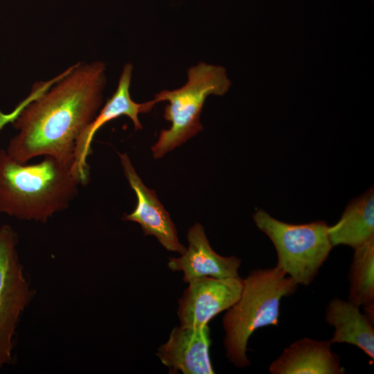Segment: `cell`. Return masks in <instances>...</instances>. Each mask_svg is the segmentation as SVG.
Here are the masks:
<instances>
[{
  "label": "cell",
  "instance_id": "cell-1",
  "mask_svg": "<svg viewBox=\"0 0 374 374\" xmlns=\"http://www.w3.org/2000/svg\"><path fill=\"white\" fill-rule=\"evenodd\" d=\"M105 71L102 62H80L60 75L53 86L37 87L13 120L17 133L8 154L22 163L51 157L71 167L76 141L101 107Z\"/></svg>",
  "mask_w": 374,
  "mask_h": 374
},
{
  "label": "cell",
  "instance_id": "cell-11",
  "mask_svg": "<svg viewBox=\"0 0 374 374\" xmlns=\"http://www.w3.org/2000/svg\"><path fill=\"white\" fill-rule=\"evenodd\" d=\"M187 238L189 246L185 253L179 258H169L168 264L172 271L184 272L185 283L204 276H239L241 260L234 256L225 257L215 252L200 224L196 223L189 229Z\"/></svg>",
  "mask_w": 374,
  "mask_h": 374
},
{
  "label": "cell",
  "instance_id": "cell-14",
  "mask_svg": "<svg viewBox=\"0 0 374 374\" xmlns=\"http://www.w3.org/2000/svg\"><path fill=\"white\" fill-rule=\"evenodd\" d=\"M333 247L344 244L355 249L374 238V192L369 188L346 207L339 220L329 226Z\"/></svg>",
  "mask_w": 374,
  "mask_h": 374
},
{
  "label": "cell",
  "instance_id": "cell-12",
  "mask_svg": "<svg viewBox=\"0 0 374 374\" xmlns=\"http://www.w3.org/2000/svg\"><path fill=\"white\" fill-rule=\"evenodd\" d=\"M331 342L303 338L292 343L269 366L272 374H343Z\"/></svg>",
  "mask_w": 374,
  "mask_h": 374
},
{
  "label": "cell",
  "instance_id": "cell-10",
  "mask_svg": "<svg viewBox=\"0 0 374 374\" xmlns=\"http://www.w3.org/2000/svg\"><path fill=\"white\" fill-rule=\"evenodd\" d=\"M210 345L207 325L201 328L180 326L172 329L168 341L159 348L157 355L170 373L213 374Z\"/></svg>",
  "mask_w": 374,
  "mask_h": 374
},
{
  "label": "cell",
  "instance_id": "cell-2",
  "mask_svg": "<svg viewBox=\"0 0 374 374\" xmlns=\"http://www.w3.org/2000/svg\"><path fill=\"white\" fill-rule=\"evenodd\" d=\"M80 185L71 167L53 157L27 165L0 150V213L46 222L69 207Z\"/></svg>",
  "mask_w": 374,
  "mask_h": 374
},
{
  "label": "cell",
  "instance_id": "cell-3",
  "mask_svg": "<svg viewBox=\"0 0 374 374\" xmlns=\"http://www.w3.org/2000/svg\"><path fill=\"white\" fill-rule=\"evenodd\" d=\"M242 280L240 299L223 318L226 355L238 367L250 364L246 351L251 335L260 328L278 326L280 300L298 286L276 265L253 270Z\"/></svg>",
  "mask_w": 374,
  "mask_h": 374
},
{
  "label": "cell",
  "instance_id": "cell-15",
  "mask_svg": "<svg viewBox=\"0 0 374 374\" xmlns=\"http://www.w3.org/2000/svg\"><path fill=\"white\" fill-rule=\"evenodd\" d=\"M348 274V300L353 304H374V238L354 249Z\"/></svg>",
  "mask_w": 374,
  "mask_h": 374
},
{
  "label": "cell",
  "instance_id": "cell-7",
  "mask_svg": "<svg viewBox=\"0 0 374 374\" xmlns=\"http://www.w3.org/2000/svg\"><path fill=\"white\" fill-rule=\"evenodd\" d=\"M132 69V64L127 63L124 66L116 91L76 141L71 170L81 185L87 184L89 181V166L87 161L91 153V143L97 131L107 123L121 116H128L135 130H141L143 127L139 114L150 112L156 104L154 100L143 103L132 100L130 87Z\"/></svg>",
  "mask_w": 374,
  "mask_h": 374
},
{
  "label": "cell",
  "instance_id": "cell-9",
  "mask_svg": "<svg viewBox=\"0 0 374 374\" xmlns=\"http://www.w3.org/2000/svg\"><path fill=\"white\" fill-rule=\"evenodd\" d=\"M119 157L125 176L137 198L134 210L125 215L123 220L139 223L145 235H154L165 249L182 255L186 249L179 242L175 226L155 191L145 186L126 153L119 154Z\"/></svg>",
  "mask_w": 374,
  "mask_h": 374
},
{
  "label": "cell",
  "instance_id": "cell-4",
  "mask_svg": "<svg viewBox=\"0 0 374 374\" xmlns=\"http://www.w3.org/2000/svg\"><path fill=\"white\" fill-rule=\"evenodd\" d=\"M187 82L175 90H163L154 96L156 103L168 101L164 118L170 122L169 129L160 132L152 147L153 157L161 158L203 130L200 114L206 98L224 94L231 86L224 68L199 62L187 71Z\"/></svg>",
  "mask_w": 374,
  "mask_h": 374
},
{
  "label": "cell",
  "instance_id": "cell-8",
  "mask_svg": "<svg viewBox=\"0 0 374 374\" xmlns=\"http://www.w3.org/2000/svg\"><path fill=\"white\" fill-rule=\"evenodd\" d=\"M179 301L181 326L201 328L221 312L228 310L240 299L243 280L240 276H204L188 283Z\"/></svg>",
  "mask_w": 374,
  "mask_h": 374
},
{
  "label": "cell",
  "instance_id": "cell-13",
  "mask_svg": "<svg viewBox=\"0 0 374 374\" xmlns=\"http://www.w3.org/2000/svg\"><path fill=\"white\" fill-rule=\"evenodd\" d=\"M359 306L349 301L333 299L326 310V321L335 327L331 344L354 345L374 359L373 319L362 313Z\"/></svg>",
  "mask_w": 374,
  "mask_h": 374
},
{
  "label": "cell",
  "instance_id": "cell-6",
  "mask_svg": "<svg viewBox=\"0 0 374 374\" xmlns=\"http://www.w3.org/2000/svg\"><path fill=\"white\" fill-rule=\"evenodd\" d=\"M18 237L8 224L0 226V368L12 359L13 338L31 291L17 250Z\"/></svg>",
  "mask_w": 374,
  "mask_h": 374
},
{
  "label": "cell",
  "instance_id": "cell-16",
  "mask_svg": "<svg viewBox=\"0 0 374 374\" xmlns=\"http://www.w3.org/2000/svg\"><path fill=\"white\" fill-rule=\"evenodd\" d=\"M7 115H2L0 114V130L3 127V126L8 122L10 120L8 117H7Z\"/></svg>",
  "mask_w": 374,
  "mask_h": 374
},
{
  "label": "cell",
  "instance_id": "cell-5",
  "mask_svg": "<svg viewBox=\"0 0 374 374\" xmlns=\"http://www.w3.org/2000/svg\"><path fill=\"white\" fill-rule=\"evenodd\" d=\"M253 217L256 226L274 245L276 266L296 284L310 285L332 249L327 223L321 220L299 224L286 223L262 209Z\"/></svg>",
  "mask_w": 374,
  "mask_h": 374
}]
</instances>
